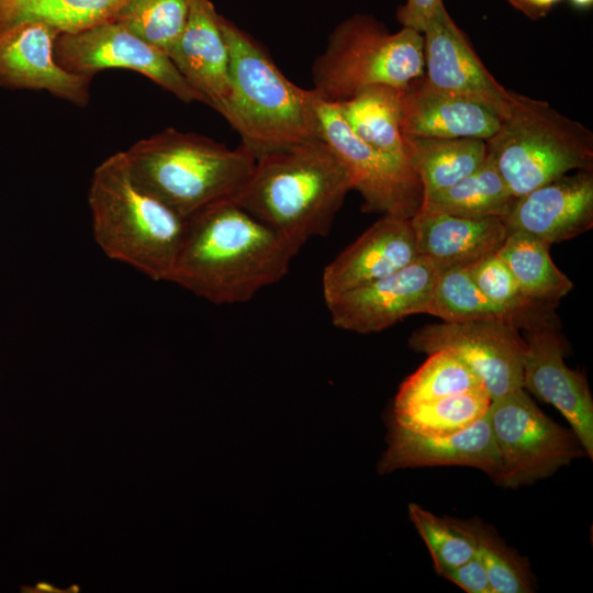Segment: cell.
Here are the masks:
<instances>
[{"label": "cell", "mask_w": 593, "mask_h": 593, "mask_svg": "<svg viewBox=\"0 0 593 593\" xmlns=\"http://www.w3.org/2000/svg\"><path fill=\"white\" fill-rule=\"evenodd\" d=\"M296 255L278 233L224 200L187 219L169 282L216 305L245 303L279 282Z\"/></svg>", "instance_id": "1"}, {"label": "cell", "mask_w": 593, "mask_h": 593, "mask_svg": "<svg viewBox=\"0 0 593 593\" xmlns=\"http://www.w3.org/2000/svg\"><path fill=\"white\" fill-rule=\"evenodd\" d=\"M350 190L338 156L323 139H313L256 159L233 201L299 253L311 238L329 233Z\"/></svg>", "instance_id": "2"}, {"label": "cell", "mask_w": 593, "mask_h": 593, "mask_svg": "<svg viewBox=\"0 0 593 593\" xmlns=\"http://www.w3.org/2000/svg\"><path fill=\"white\" fill-rule=\"evenodd\" d=\"M230 52L231 94L222 116L255 159L321 139L318 96L291 82L245 31L220 15Z\"/></svg>", "instance_id": "3"}, {"label": "cell", "mask_w": 593, "mask_h": 593, "mask_svg": "<svg viewBox=\"0 0 593 593\" xmlns=\"http://www.w3.org/2000/svg\"><path fill=\"white\" fill-rule=\"evenodd\" d=\"M88 203L103 253L155 281H169L187 227L178 214L133 176L125 152L94 169Z\"/></svg>", "instance_id": "4"}, {"label": "cell", "mask_w": 593, "mask_h": 593, "mask_svg": "<svg viewBox=\"0 0 593 593\" xmlns=\"http://www.w3.org/2000/svg\"><path fill=\"white\" fill-rule=\"evenodd\" d=\"M125 155L135 179L184 219L233 200L256 163L242 145L232 149L172 127L139 139Z\"/></svg>", "instance_id": "5"}, {"label": "cell", "mask_w": 593, "mask_h": 593, "mask_svg": "<svg viewBox=\"0 0 593 593\" xmlns=\"http://www.w3.org/2000/svg\"><path fill=\"white\" fill-rule=\"evenodd\" d=\"M493 160L516 199L573 170H592L593 134L548 102L515 93L488 139Z\"/></svg>", "instance_id": "6"}, {"label": "cell", "mask_w": 593, "mask_h": 593, "mask_svg": "<svg viewBox=\"0 0 593 593\" xmlns=\"http://www.w3.org/2000/svg\"><path fill=\"white\" fill-rule=\"evenodd\" d=\"M424 70L423 33L410 27L390 33L372 16L355 14L333 30L313 63V90L338 103L370 86L403 88Z\"/></svg>", "instance_id": "7"}, {"label": "cell", "mask_w": 593, "mask_h": 593, "mask_svg": "<svg viewBox=\"0 0 593 593\" xmlns=\"http://www.w3.org/2000/svg\"><path fill=\"white\" fill-rule=\"evenodd\" d=\"M488 412L501 457L494 481L502 486L532 484L585 455L573 432L545 415L523 388L491 400Z\"/></svg>", "instance_id": "8"}, {"label": "cell", "mask_w": 593, "mask_h": 593, "mask_svg": "<svg viewBox=\"0 0 593 593\" xmlns=\"http://www.w3.org/2000/svg\"><path fill=\"white\" fill-rule=\"evenodd\" d=\"M316 112L321 139L345 166L362 211L411 219L424 200L422 182L409 163L363 142L343 119L336 103L318 98Z\"/></svg>", "instance_id": "9"}, {"label": "cell", "mask_w": 593, "mask_h": 593, "mask_svg": "<svg viewBox=\"0 0 593 593\" xmlns=\"http://www.w3.org/2000/svg\"><path fill=\"white\" fill-rule=\"evenodd\" d=\"M409 346L427 355L448 350L481 381L491 400L523 388L525 340L504 318L426 325L412 333Z\"/></svg>", "instance_id": "10"}, {"label": "cell", "mask_w": 593, "mask_h": 593, "mask_svg": "<svg viewBox=\"0 0 593 593\" xmlns=\"http://www.w3.org/2000/svg\"><path fill=\"white\" fill-rule=\"evenodd\" d=\"M54 55L59 66L74 74L92 77L108 68L130 69L147 77L182 102L206 104L164 51L115 20L76 33L58 34Z\"/></svg>", "instance_id": "11"}, {"label": "cell", "mask_w": 593, "mask_h": 593, "mask_svg": "<svg viewBox=\"0 0 593 593\" xmlns=\"http://www.w3.org/2000/svg\"><path fill=\"white\" fill-rule=\"evenodd\" d=\"M423 36L424 78L433 89L479 103L501 120L507 115L515 92L506 90L485 68L444 2L430 15Z\"/></svg>", "instance_id": "12"}, {"label": "cell", "mask_w": 593, "mask_h": 593, "mask_svg": "<svg viewBox=\"0 0 593 593\" xmlns=\"http://www.w3.org/2000/svg\"><path fill=\"white\" fill-rule=\"evenodd\" d=\"M439 270L424 257L399 271L325 302L337 328L369 334L425 314Z\"/></svg>", "instance_id": "13"}, {"label": "cell", "mask_w": 593, "mask_h": 593, "mask_svg": "<svg viewBox=\"0 0 593 593\" xmlns=\"http://www.w3.org/2000/svg\"><path fill=\"white\" fill-rule=\"evenodd\" d=\"M523 389L553 405L593 458V399L585 377L569 368L555 323L526 329Z\"/></svg>", "instance_id": "14"}, {"label": "cell", "mask_w": 593, "mask_h": 593, "mask_svg": "<svg viewBox=\"0 0 593 593\" xmlns=\"http://www.w3.org/2000/svg\"><path fill=\"white\" fill-rule=\"evenodd\" d=\"M58 32L41 21L0 29V82L10 88L45 90L77 105L89 100L92 77L70 72L54 55Z\"/></svg>", "instance_id": "15"}, {"label": "cell", "mask_w": 593, "mask_h": 593, "mask_svg": "<svg viewBox=\"0 0 593 593\" xmlns=\"http://www.w3.org/2000/svg\"><path fill=\"white\" fill-rule=\"evenodd\" d=\"M418 257L411 220L384 214L325 266L324 301L394 273Z\"/></svg>", "instance_id": "16"}, {"label": "cell", "mask_w": 593, "mask_h": 593, "mask_svg": "<svg viewBox=\"0 0 593 593\" xmlns=\"http://www.w3.org/2000/svg\"><path fill=\"white\" fill-rule=\"evenodd\" d=\"M507 232H523L549 245L593 226V172L577 170L514 200L503 217Z\"/></svg>", "instance_id": "17"}, {"label": "cell", "mask_w": 593, "mask_h": 593, "mask_svg": "<svg viewBox=\"0 0 593 593\" xmlns=\"http://www.w3.org/2000/svg\"><path fill=\"white\" fill-rule=\"evenodd\" d=\"M440 466L471 467L496 479L501 457L489 412L471 426L448 435H424L390 426L388 448L378 463L380 474Z\"/></svg>", "instance_id": "18"}, {"label": "cell", "mask_w": 593, "mask_h": 593, "mask_svg": "<svg viewBox=\"0 0 593 593\" xmlns=\"http://www.w3.org/2000/svg\"><path fill=\"white\" fill-rule=\"evenodd\" d=\"M167 55L206 104L222 115L231 94L230 52L211 0H192L186 26Z\"/></svg>", "instance_id": "19"}, {"label": "cell", "mask_w": 593, "mask_h": 593, "mask_svg": "<svg viewBox=\"0 0 593 593\" xmlns=\"http://www.w3.org/2000/svg\"><path fill=\"white\" fill-rule=\"evenodd\" d=\"M410 220L418 255L438 270L468 267L496 253L508 233L503 217L451 215L424 200Z\"/></svg>", "instance_id": "20"}, {"label": "cell", "mask_w": 593, "mask_h": 593, "mask_svg": "<svg viewBox=\"0 0 593 593\" xmlns=\"http://www.w3.org/2000/svg\"><path fill=\"white\" fill-rule=\"evenodd\" d=\"M402 134L488 141L501 119L485 107L433 89L424 75L400 89Z\"/></svg>", "instance_id": "21"}, {"label": "cell", "mask_w": 593, "mask_h": 593, "mask_svg": "<svg viewBox=\"0 0 593 593\" xmlns=\"http://www.w3.org/2000/svg\"><path fill=\"white\" fill-rule=\"evenodd\" d=\"M410 166L417 174L424 197L441 191L475 171L486 157L479 138H434L402 134Z\"/></svg>", "instance_id": "22"}, {"label": "cell", "mask_w": 593, "mask_h": 593, "mask_svg": "<svg viewBox=\"0 0 593 593\" xmlns=\"http://www.w3.org/2000/svg\"><path fill=\"white\" fill-rule=\"evenodd\" d=\"M400 89L387 85L370 86L336 105L359 138L399 160L409 163L400 128Z\"/></svg>", "instance_id": "23"}, {"label": "cell", "mask_w": 593, "mask_h": 593, "mask_svg": "<svg viewBox=\"0 0 593 593\" xmlns=\"http://www.w3.org/2000/svg\"><path fill=\"white\" fill-rule=\"evenodd\" d=\"M550 246L529 234L508 232L497 254L526 296L556 307L573 283L552 261Z\"/></svg>", "instance_id": "24"}, {"label": "cell", "mask_w": 593, "mask_h": 593, "mask_svg": "<svg viewBox=\"0 0 593 593\" xmlns=\"http://www.w3.org/2000/svg\"><path fill=\"white\" fill-rule=\"evenodd\" d=\"M131 0H0V29L41 21L59 34L110 22Z\"/></svg>", "instance_id": "25"}, {"label": "cell", "mask_w": 593, "mask_h": 593, "mask_svg": "<svg viewBox=\"0 0 593 593\" xmlns=\"http://www.w3.org/2000/svg\"><path fill=\"white\" fill-rule=\"evenodd\" d=\"M514 200L488 154L475 171L441 191L424 197V201L445 213L474 219L504 217Z\"/></svg>", "instance_id": "26"}, {"label": "cell", "mask_w": 593, "mask_h": 593, "mask_svg": "<svg viewBox=\"0 0 593 593\" xmlns=\"http://www.w3.org/2000/svg\"><path fill=\"white\" fill-rule=\"evenodd\" d=\"M491 398L483 388L429 402L392 409L390 426L424 435L460 432L488 412Z\"/></svg>", "instance_id": "27"}, {"label": "cell", "mask_w": 593, "mask_h": 593, "mask_svg": "<svg viewBox=\"0 0 593 593\" xmlns=\"http://www.w3.org/2000/svg\"><path fill=\"white\" fill-rule=\"evenodd\" d=\"M467 268L482 293L502 309L517 328L526 331L555 323V307L526 296L497 251Z\"/></svg>", "instance_id": "28"}, {"label": "cell", "mask_w": 593, "mask_h": 593, "mask_svg": "<svg viewBox=\"0 0 593 593\" xmlns=\"http://www.w3.org/2000/svg\"><path fill=\"white\" fill-rule=\"evenodd\" d=\"M483 388L479 378L452 353L438 350L400 387L393 409L429 402ZM484 389V388H483Z\"/></svg>", "instance_id": "29"}, {"label": "cell", "mask_w": 593, "mask_h": 593, "mask_svg": "<svg viewBox=\"0 0 593 593\" xmlns=\"http://www.w3.org/2000/svg\"><path fill=\"white\" fill-rule=\"evenodd\" d=\"M443 322L504 318L507 314L478 288L467 267L439 270L426 313Z\"/></svg>", "instance_id": "30"}, {"label": "cell", "mask_w": 593, "mask_h": 593, "mask_svg": "<svg viewBox=\"0 0 593 593\" xmlns=\"http://www.w3.org/2000/svg\"><path fill=\"white\" fill-rule=\"evenodd\" d=\"M409 513L439 575L444 577L478 552L477 525L437 516L415 503L409 505Z\"/></svg>", "instance_id": "31"}, {"label": "cell", "mask_w": 593, "mask_h": 593, "mask_svg": "<svg viewBox=\"0 0 593 593\" xmlns=\"http://www.w3.org/2000/svg\"><path fill=\"white\" fill-rule=\"evenodd\" d=\"M191 2L192 0H131L114 20L168 54L186 26Z\"/></svg>", "instance_id": "32"}, {"label": "cell", "mask_w": 593, "mask_h": 593, "mask_svg": "<svg viewBox=\"0 0 593 593\" xmlns=\"http://www.w3.org/2000/svg\"><path fill=\"white\" fill-rule=\"evenodd\" d=\"M478 551L484 562L493 593L533 591L528 566L496 535L478 526Z\"/></svg>", "instance_id": "33"}, {"label": "cell", "mask_w": 593, "mask_h": 593, "mask_svg": "<svg viewBox=\"0 0 593 593\" xmlns=\"http://www.w3.org/2000/svg\"><path fill=\"white\" fill-rule=\"evenodd\" d=\"M444 578L468 593H493L479 551L468 561L448 571Z\"/></svg>", "instance_id": "34"}, {"label": "cell", "mask_w": 593, "mask_h": 593, "mask_svg": "<svg viewBox=\"0 0 593 593\" xmlns=\"http://www.w3.org/2000/svg\"><path fill=\"white\" fill-rule=\"evenodd\" d=\"M443 0H406L398 9L396 18L403 27L423 33L430 15Z\"/></svg>", "instance_id": "35"}, {"label": "cell", "mask_w": 593, "mask_h": 593, "mask_svg": "<svg viewBox=\"0 0 593 593\" xmlns=\"http://www.w3.org/2000/svg\"><path fill=\"white\" fill-rule=\"evenodd\" d=\"M593 0H571V2L579 7V8H585L592 4Z\"/></svg>", "instance_id": "36"}, {"label": "cell", "mask_w": 593, "mask_h": 593, "mask_svg": "<svg viewBox=\"0 0 593 593\" xmlns=\"http://www.w3.org/2000/svg\"><path fill=\"white\" fill-rule=\"evenodd\" d=\"M513 7L521 11L524 0H507Z\"/></svg>", "instance_id": "37"}]
</instances>
